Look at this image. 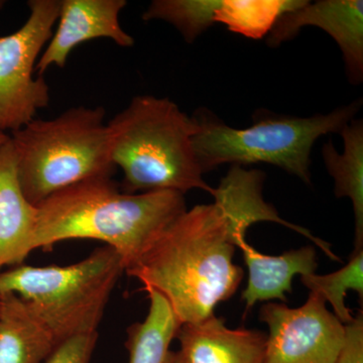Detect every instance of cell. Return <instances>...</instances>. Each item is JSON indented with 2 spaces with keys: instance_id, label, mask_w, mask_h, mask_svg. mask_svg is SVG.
Returning a JSON list of instances; mask_svg holds the SVG:
<instances>
[{
  "instance_id": "cell-1",
  "label": "cell",
  "mask_w": 363,
  "mask_h": 363,
  "mask_svg": "<svg viewBox=\"0 0 363 363\" xmlns=\"http://www.w3.org/2000/svg\"><path fill=\"white\" fill-rule=\"evenodd\" d=\"M264 172L231 167L214 188L212 204L196 205L172 221L126 274L169 303L179 323L193 324L215 315L233 297L245 271L233 262L238 238L257 222L289 227L311 241L304 227L279 217L264 201Z\"/></svg>"
},
{
  "instance_id": "cell-2",
  "label": "cell",
  "mask_w": 363,
  "mask_h": 363,
  "mask_svg": "<svg viewBox=\"0 0 363 363\" xmlns=\"http://www.w3.org/2000/svg\"><path fill=\"white\" fill-rule=\"evenodd\" d=\"M37 207L35 250H51L70 240L104 241L135 266L162 231L187 210L176 191L128 194L111 177L78 182L48 197Z\"/></svg>"
},
{
  "instance_id": "cell-3",
  "label": "cell",
  "mask_w": 363,
  "mask_h": 363,
  "mask_svg": "<svg viewBox=\"0 0 363 363\" xmlns=\"http://www.w3.org/2000/svg\"><path fill=\"white\" fill-rule=\"evenodd\" d=\"M112 162L123 171L128 194L193 189L212 194L203 179L193 138L196 124L168 99L138 95L107 123Z\"/></svg>"
},
{
  "instance_id": "cell-4",
  "label": "cell",
  "mask_w": 363,
  "mask_h": 363,
  "mask_svg": "<svg viewBox=\"0 0 363 363\" xmlns=\"http://www.w3.org/2000/svg\"><path fill=\"white\" fill-rule=\"evenodd\" d=\"M362 100L309 117L279 116L259 111L247 128H234L207 109L196 111L193 138L196 157L203 173L224 164L267 162L311 184V152L318 138L340 133L362 107Z\"/></svg>"
},
{
  "instance_id": "cell-5",
  "label": "cell",
  "mask_w": 363,
  "mask_h": 363,
  "mask_svg": "<svg viewBox=\"0 0 363 363\" xmlns=\"http://www.w3.org/2000/svg\"><path fill=\"white\" fill-rule=\"evenodd\" d=\"M11 136L18 180L38 206L78 182L111 177L108 128L104 107H72L49 121L33 119Z\"/></svg>"
},
{
  "instance_id": "cell-6",
  "label": "cell",
  "mask_w": 363,
  "mask_h": 363,
  "mask_svg": "<svg viewBox=\"0 0 363 363\" xmlns=\"http://www.w3.org/2000/svg\"><path fill=\"white\" fill-rule=\"evenodd\" d=\"M124 272L118 253L105 245L70 266L23 264L0 272V295L18 296L60 345L98 333L107 303Z\"/></svg>"
},
{
  "instance_id": "cell-7",
  "label": "cell",
  "mask_w": 363,
  "mask_h": 363,
  "mask_svg": "<svg viewBox=\"0 0 363 363\" xmlns=\"http://www.w3.org/2000/svg\"><path fill=\"white\" fill-rule=\"evenodd\" d=\"M30 16L16 32L0 37V130L11 133L33 121L50 102L43 76L35 77L43 49L59 18L60 0H30Z\"/></svg>"
},
{
  "instance_id": "cell-8",
  "label": "cell",
  "mask_w": 363,
  "mask_h": 363,
  "mask_svg": "<svg viewBox=\"0 0 363 363\" xmlns=\"http://www.w3.org/2000/svg\"><path fill=\"white\" fill-rule=\"evenodd\" d=\"M259 319L269 328L264 363H335L344 324L327 309L321 296L310 293L298 308L267 303Z\"/></svg>"
},
{
  "instance_id": "cell-9",
  "label": "cell",
  "mask_w": 363,
  "mask_h": 363,
  "mask_svg": "<svg viewBox=\"0 0 363 363\" xmlns=\"http://www.w3.org/2000/svg\"><path fill=\"white\" fill-rule=\"evenodd\" d=\"M322 28L337 43L342 52L346 73L352 84L363 80V1L323 0L281 14L269 30L267 45L279 47L296 38L301 28Z\"/></svg>"
},
{
  "instance_id": "cell-10",
  "label": "cell",
  "mask_w": 363,
  "mask_h": 363,
  "mask_svg": "<svg viewBox=\"0 0 363 363\" xmlns=\"http://www.w3.org/2000/svg\"><path fill=\"white\" fill-rule=\"evenodd\" d=\"M126 4L125 0H60L58 28L38 61L39 76L51 66L64 68L73 49L87 40L109 39L119 47H133L135 39L119 23Z\"/></svg>"
},
{
  "instance_id": "cell-11",
  "label": "cell",
  "mask_w": 363,
  "mask_h": 363,
  "mask_svg": "<svg viewBox=\"0 0 363 363\" xmlns=\"http://www.w3.org/2000/svg\"><path fill=\"white\" fill-rule=\"evenodd\" d=\"M176 339L179 350L174 351V363H264L267 334L229 328L216 315L181 325Z\"/></svg>"
},
{
  "instance_id": "cell-12",
  "label": "cell",
  "mask_w": 363,
  "mask_h": 363,
  "mask_svg": "<svg viewBox=\"0 0 363 363\" xmlns=\"http://www.w3.org/2000/svg\"><path fill=\"white\" fill-rule=\"evenodd\" d=\"M35 226L37 207L23 194L9 136L0 147V272L23 264L35 250Z\"/></svg>"
},
{
  "instance_id": "cell-13",
  "label": "cell",
  "mask_w": 363,
  "mask_h": 363,
  "mask_svg": "<svg viewBox=\"0 0 363 363\" xmlns=\"http://www.w3.org/2000/svg\"><path fill=\"white\" fill-rule=\"evenodd\" d=\"M236 247L242 252L248 269L247 286L241 293L245 315L260 301L279 300L286 304V294L292 293L295 276L314 274L318 267L316 250L311 245L269 255L255 250L242 236Z\"/></svg>"
},
{
  "instance_id": "cell-14",
  "label": "cell",
  "mask_w": 363,
  "mask_h": 363,
  "mask_svg": "<svg viewBox=\"0 0 363 363\" xmlns=\"http://www.w3.org/2000/svg\"><path fill=\"white\" fill-rule=\"evenodd\" d=\"M57 346L18 296L0 295V363H45Z\"/></svg>"
},
{
  "instance_id": "cell-15",
  "label": "cell",
  "mask_w": 363,
  "mask_h": 363,
  "mask_svg": "<svg viewBox=\"0 0 363 363\" xmlns=\"http://www.w3.org/2000/svg\"><path fill=\"white\" fill-rule=\"evenodd\" d=\"M343 154L336 150L331 140L322 149L325 167L334 180L337 198L352 202L355 219L354 247H363V123L353 118L340 133Z\"/></svg>"
},
{
  "instance_id": "cell-16",
  "label": "cell",
  "mask_w": 363,
  "mask_h": 363,
  "mask_svg": "<svg viewBox=\"0 0 363 363\" xmlns=\"http://www.w3.org/2000/svg\"><path fill=\"white\" fill-rule=\"evenodd\" d=\"M145 292L150 298L147 317L128 329V363H174L171 345L181 324L161 294L152 290Z\"/></svg>"
},
{
  "instance_id": "cell-17",
  "label": "cell",
  "mask_w": 363,
  "mask_h": 363,
  "mask_svg": "<svg viewBox=\"0 0 363 363\" xmlns=\"http://www.w3.org/2000/svg\"><path fill=\"white\" fill-rule=\"evenodd\" d=\"M301 281L310 293L317 294L331 305L333 314L343 324L352 321V311L346 306L348 291H354L363 298V247H354L350 260L338 271L328 274H314L301 276Z\"/></svg>"
},
{
  "instance_id": "cell-18",
  "label": "cell",
  "mask_w": 363,
  "mask_h": 363,
  "mask_svg": "<svg viewBox=\"0 0 363 363\" xmlns=\"http://www.w3.org/2000/svg\"><path fill=\"white\" fill-rule=\"evenodd\" d=\"M98 333L77 336L57 346L45 363H90Z\"/></svg>"
},
{
  "instance_id": "cell-19",
  "label": "cell",
  "mask_w": 363,
  "mask_h": 363,
  "mask_svg": "<svg viewBox=\"0 0 363 363\" xmlns=\"http://www.w3.org/2000/svg\"><path fill=\"white\" fill-rule=\"evenodd\" d=\"M335 363H363V313L344 324V337Z\"/></svg>"
},
{
  "instance_id": "cell-20",
  "label": "cell",
  "mask_w": 363,
  "mask_h": 363,
  "mask_svg": "<svg viewBox=\"0 0 363 363\" xmlns=\"http://www.w3.org/2000/svg\"><path fill=\"white\" fill-rule=\"evenodd\" d=\"M9 135H6L4 131L0 130V147H1L2 145H6V143L9 142Z\"/></svg>"
},
{
  "instance_id": "cell-21",
  "label": "cell",
  "mask_w": 363,
  "mask_h": 363,
  "mask_svg": "<svg viewBox=\"0 0 363 363\" xmlns=\"http://www.w3.org/2000/svg\"><path fill=\"white\" fill-rule=\"evenodd\" d=\"M4 4H6V2L2 1V0H0V11H1L2 7H4Z\"/></svg>"
}]
</instances>
